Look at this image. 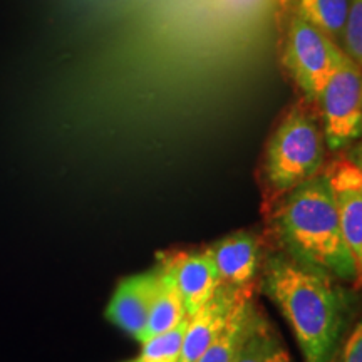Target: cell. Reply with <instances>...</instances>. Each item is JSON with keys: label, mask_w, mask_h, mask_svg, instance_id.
I'll return each instance as SVG.
<instances>
[{"label": "cell", "mask_w": 362, "mask_h": 362, "mask_svg": "<svg viewBox=\"0 0 362 362\" xmlns=\"http://www.w3.org/2000/svg\"><path fill=\"white\" fill-rule=\"evenodd\" d=\"M259 288L291 325L304 362H336L356 315L352 288L275 248L262 260Z\"/></svg>", "instance_id": "obj_1"}, {"label": "cell", "mask_w": 362, "mask_h": 362, "mask_svg": "<svg viewBox=\"0 0 362 362\" xmlns=\"http://www.w3.org/2000/svg\"><path fill=\"white\" fill-rule=\"evenodd\" d=\"M269 208V235L275 250L356 285V264L344 240L336 197L324 170Z\"/></svg>", "instance_id": "obj_2"}, {"label": "cell", "mask_w": 362, "mask_h": 362, "mask_svg": "<svg viewBox=\"0 0 362 362\" xmlns=\"http://www.w3.org/2000/svg\"><path fill=\"white\" fill-rule=\"evenodd\" d=\"M324 131L320 121L304 106L287 112L272 133L262 163V187L265 205L314 178L325 166Z\"/></svg>", "instance_id": "obj_3"}, {"label": "cell", "mask_w": 362, "mask_h": 362, "mask_svg": "<svg viewBox=\"0 0 362 362\" xmlns=\"http://www.w3.org/2000/svg\"><path fill=\"white\" fill-rule=\"evenodd\" d=\"M315 104L329 151H346L362 138V69L346 54Z\"/></svg>", "instance_id": "obj_4"}, {"label": "cell", "mask_w": 362, "mask_h": 362, "mask_svg": "<svg viewBox=\"0 0 362 362\" xmlns=\"http://www.w3.org/2000/svg\"><path fill=\"white\" fill-rule=\"evenodd\" d=\"M342 57V49L332 39L293 12L285 34L284 64L307 101L315 104Z\"/></svg>", "instance_id": "obj_5"}, {"label": "cell", "mask_w": 362, "mask_h": 362, "mask_svg": "<svg viewBox=\"0 0 362 362\" xmlns=\"http://www.w3.org/2000/svg\"><path fill=\"white\" fill-rule=\"evenodd\" d=\"M330 187L336 197L339 220L346 245L354 259L357 280L356 287H362V180L352 163L339 153L330 165L324 166Z\"/></svg>", "instance_id": "obj_6"}, {"label": "cell", "mask_w": 362, "mask_h": 362, "mask_svg": "<svg viewBox=\"0 0 362 362\" xmlns=\"http://www.w3.org/2000/svg\"><path fill=\"white\" fill-rule=\"evenodd\" d=\"M160 280V267L131 275L119 282L106 309V319L141 342L149 310L155 300Z\"/></svg>", "instance_id": "obj_7"}, {"label": "cell", "mask_w": 362, "mask_h": 362, "mask_svg": "<svg viewBox=\"0 0 362 362\" xmlns=\"http://www.w3.org/2000/svg\"><path fill=\"white\" fill-rule=\"evenodd\" d=\"M248 287H252V285H248ZM248 287L237 288L233 285L221 282L215 296L197 314L188 319L178 362H197L205 354L210 344L223 330L235 305Z\"/></svg>", "instance_id": "obj_8"}, {"label": "cell", "mask_w": 362, "mask_h": 362, "mask_svg": "<svg viewBox=\"0 0 362 362\" xmlns=\"http://www.w3.org/2000/svg\"><path fill=\"white\" fill-rule=\"evenodd\" d=\"M175 272L187 315L192 317L215 296L221 285L220 272L206 248L161 253Z\"/></svg>", "instance_id": "obj_9"}, {"label": "cell", "mask_w": 362, "mask_h": 362, "mask_svg": "<svg viewBox=\"0 0 362 362\" xmlns=\"http://www.w3.org/2000/svg\"><path fill=\"white\" fill-rule=\"evenodd\" d=\"M220 272L221 282L237 288L253 285L262 260V238L252 232L226 235L206 248Z\"/></svg>", "instance_id": "obj_10"}, {"label": "cell", "mask_w": 362, "mask_h": 362, "mask_svg": "<svg viewBox=\"0 0 362 362\" xmlns=\"http://www.w3.org/2000/svg\"><path fill=\"white\" fill-rule=\"evenodd\" d=\"M158 267H160L158 291L155 300H153L151 310H149L148 324L146 329H144L141 344L148 341L149 337L176 327L187 317L183 297H181L178 284H176L173 269L163 255L158 259Z\"/></svg>", "instance_id": "obj_11"}, {"label": "cell", "mask_w": 362, "mask_h": 362, "mask_svg": "<svg viewBox=\"0 0 362 362\" xmlns=\"http://www.w3.org/2000/svg\"><path fill=\"white\" fill-rule=\"evenodd\" d=\"M255 312L257 305L253 302L252 287H248L235 305L223 330L197 362H235L250 332Z\"/></svg>", "instance_id": "obj_12"}, {"label": "cell", "mask_w": 362, "mask_h": 362, "mask_svg": "<svg viewBox=\"0 0 362 362\" xmlns=\"http://www.w3.org/2000/svg\"><path fill=\"white\" fill-rule=\"evenodd\" d=\"M235 362H293L282 339L267 317L257 309L250 332Z\"/></svg>", "instance_id": "obj_13"}, {"label": "cell", "mask_w": 362, "mask_h": 362, "mask_svg": "<svg viewBox=\"0 0 362 362\" xmlns=\"http://www.w3.org/2000/svg\"><path fill=\"white\" fill-rule=\"evenodd\" d=\"M296 12L339 45L351 0H296Z\"/></svg>", "instance_id": "obj_14"}, {"label": "cell", "mask_w": 362, "mask_h": 362, "mask_svg": "<svg viewBox=\"0 0 362 362\" xmlns=\"http://www.w3.org/2000/svg\"><path fill=\"white\" fill-rule=\"evenodd\" d=\"M189 317H185L181 322L166 332L149 337L143 342L141 356L138 362H178L181 346H183L185 330H187Z\"/></svg>", "instance_id": "obj_15"}, {"label": "cell", "mask_w": 362, "mask_h": 362, "mask_svg": "<svg viewBox=\"0 0 362 362\" xmlns=\"http://www.w3.org/2000/svg\"><path fill=\"white\" fill-rule=\"evenodd\" d=\"M339 47L362 69V0H351L349 16Z\"/></svg>", "instance_id": "obj_16"}, {"label": "cell", "mask_w": 362, "mask_h": 362, "mask_svg": "<svg viewBox=\"0 0 362 362\" xmlns=\"http://www.w3.org/2000/svg\"><path fill=\"white\" fill-rule=\"evenodd\" d=\"M341 349V362H362V319L347 336Z\"/></svg>", "instance_id": "obj_17"}, {"label": "cell", "mask_w": 362, "mask_h": 362, "mask_svg": "<svg viewBox=\"0 0 362 362\" xmlns=\"http://www.w3.org/2000/svg\"><path fill=\"white\" fill-rule=\"evenodd\" d=\"M226 7L240 8V11H250V8H260L269 6L272 0H220Z\"/></svg>", "instance_id": "obj_18"}, {"label": "cell", "mask_w": 362, "mask_h": 362, "mask_svg": "<svg viewBox=\"0 0 362 362\" xmlns=\"http://www.w3.org/2000/svg\"><path fill=\"white\" fill-rule=\"evenodd\" d=\"M342 153H344V156H346L347 160H349L352 165L356 166L357 171H359V175H361V180H362V138Z\"/></svg>", "instance_id": "obj_19"}, {"label": "cell", "mask_w": 362, "mask_h": 362, "mask_svg": "<svg viewBox=\"0 0 362 362\" xmlns=\"http://www.w3.org/2000/svg\"><path fill=\"white\" fill-rule=\"evenodd\" d=\"M129 362H138V361H136V359H134V361H129Z\"/></svg>", "instance_id": "obj_20"}]
</instances>
